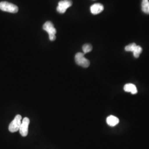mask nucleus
<instances>
[{
  "mask_svg": "<svg viewBox=\"0 0 149 149\" xmlns=\"http://www.w3.org/2000/svg\"><path fill=\"white\" fill-rule=\"evenodd\" d=\"M43 29L45 31L49 34V39L51 41H54L56 39V30L54 28L53 24L50 21L46 22L43 26Z\"/></svg>",
  "mask_w": 149,
  "mask_h": 149,
  "instance_id": "obj_1",
  "label": "nucleus"
},
{
  "mask_svg": "<svg viewBox=\"0 0 149 149\" xmlns=\"http://www.w3.org/2000/svg\"><path fill=\"white\" fill-rule=\"evenodd\" d=\"M0 10L12 13H15L18 11V8L17 6L10 2L3 1L0 2Z\"/></svg>",
  "mask_w": 149,
  "mask_h": 149,
  "instance_id": "obj_2",
  "label": "nucleus"
},
{
  "mask_svg": "<svg viewBox=\"0 0 149 149\" xmlns=\"http://www.w3.org/2000/svg\"><path fill=\"white\" fill-rule=\"evenodd\" d=\"M84 55L85 54L82 53H77L75 55L74 60L76 63L77 65L83 68H86L90 66V62L88 59L85 58Z\"/></svg>",
  "mask_w": 149,
  "mask_h": 149,
  "instance_id": "obj_3",
  "label": "nucleus"
},
{
  "mask_svg": "<svg viewBox=\"0 0 149 149\" xmlns=\"http://www.w3.org/2000/svg\"><path fill=\"white\" fill-rule=\"evenodd\" d=\"M22 117L21 115H17L12 122L10 124L8 129L11 133H15L19 130V128L21 125Z\"/></svg>",
  "mask_w": 149,
  "mask_h": 149,
  "instance_id": "obj_4",
  "label": "nucleus"
},
{
  "mask_svg": "<svg viewBox=\"0 0 149 149\" xmlns=\"http://www.w3.org/2000/svg\"><path fill=\"white\" fill-rule=\"evenodd\" d=\"M72 5V2L71 0H63L60 1L58 3L56 10L60 13H64L66 10Z\"/></svg>",
  "mask_w": 149,
  "mask_h": 149,
  "instance_id": "obj_5",
  "label": "nucleus"
},
{
  "mask_svg": "<svg viewBox=\"0 0 149 149\" xmlns=\"http://www.w3.org/2000/svg\"><path fill=\"white\" fill-rule=\"evenodd\" d=\"M30 123L29 119L28 118H24L21 123V127L19 128V133L22 136L26 137L27 136L28 133V126Z\"/></svg>",
  "mask_w": 149,
  "mask_h": 149,
  "instance_id": "obj_6",
  "label": "nucleus"
},
{
  "mask_svg": "<svg viewBox=\"0 0 149 149\" xmlns=\"http://www.w3.org/2000/svg\"><path fill=\"white\" fill-rule=\"evenodd\" d=\"M104 10V6L101 3H95L91 6V12L93 15H98Z\"/></svg>",
  "mask_w": 149,
  "mask_h": 149,
  "instance_id": "obj_7",
  "label": "nucleus"
},
{
  "mask_svg": "<svg viewBox=\"0 0 149 149\" xmlns=\"http://www.w3.org/2000/svg\"><path fill=\"white\" fill-rule=\"evenodd\" d=\"M124 90L127 92H130L132 94H136L138 92L136 87L132 84H127L124 86Z\"/></svg>",
  "mask_w": 149,
  "mask_h": 149,
  "instance_id": "obj_8",
  "label": "nucleus"
},
{
  "mask_svg": "<svg viewBox=\"0 0 149 149\" xmlns=\"http://www.w3.org/2000/svg\"><path fill=\"white\" fill-rule=\"evenodd\" d=\"M106 121L107 124L111 127H114L119 122V119L114 116H110L107 117Z\"/></svg>",
  "mask_w": 149,
  "mask_h": 149,
  "instance_id": "obj_9",
  "label": "nucleus"
},
{
  "mask_svg": "<svg viewBox=\"0 0 149 149\" xmlns=\"http://www.w3.org/2000/svg\"><path fill=\"white\" fill-rule=\"evenodd\" d=\"M141 10L145 13L149 14V0H142Z\"/></svg>",
  "mask_w": 149,
  "mask_h": 149,
  "instance_id": "obj_10",
  "label": "nucleus"
},
{
  "mask_svg": "<svg viewBox=\"0 0 149 149\" xmlns=\"http://www.w3.org/2000/svg\"><path fill=\"white\" fill-rule=\"evenodd\" d=\"M142 52H143L142 48L139 45H136V47H135L133 51L134 56L135 58H138L140 55L142 53Z\"/></svg>",
  "mask_w": 149,
  "mask_h": 149,
  "instance_id": "obj_11",
  "label": "nucleus"
},
{
  "mask_svg": "<svg viewBox=\"0 0 149 149\" xmlns=\"http://www.w3.org/2000/svg\"><path fill=\"white\" fill-rule=\"evenodd\" d=\"M82 50L84 54L88 53L92 51V47L90 44H86L82 47Z\"/></svg>",
  "mask_w": 149,
  "mask_h": 149,
  "instance_id": "obj_12",
  "label": "nucleus"
},
{
  "mask_svg": "<svg viewBox=\"0 0 149 149\" xmlns=\"http://www.w3.org/2000/svg\"><path fill=\"white\" fill-rule=\"evenodd\" d=\"M136 45H137L135 43L130 44H129L128 45L125 47V50L127 52H133V51L134 50L135 47H136Z\"/></svg>",
  "mask_w": 149,
  "mask_h": 149,
  "instance_id": "obj_13",
  "label": "nucleus"
}]
</instances>
